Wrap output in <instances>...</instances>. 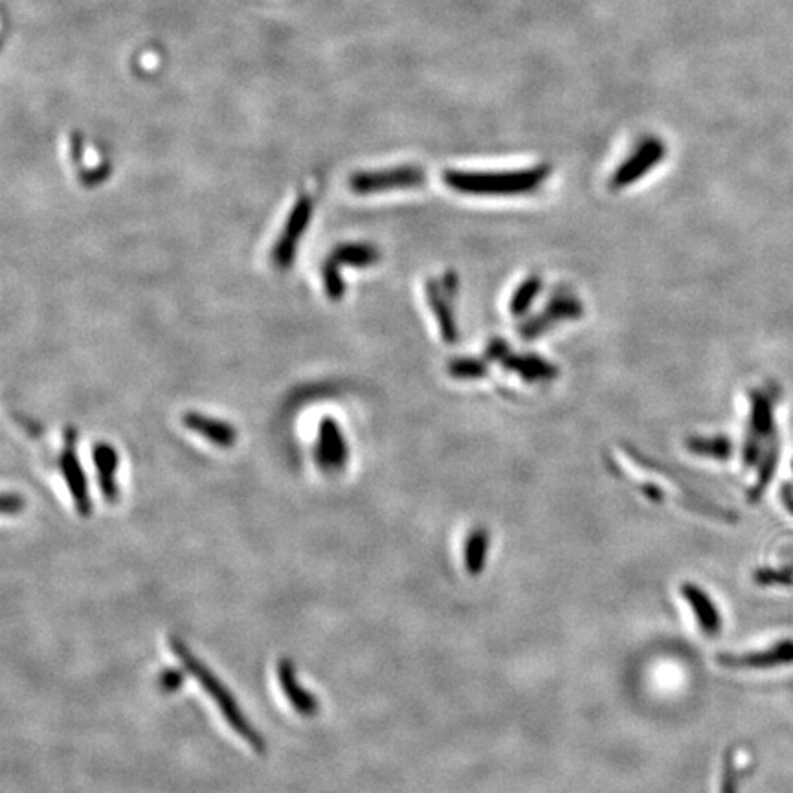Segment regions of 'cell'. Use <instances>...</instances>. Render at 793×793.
I'll use <instances>...</instances> for the list:
<instances>
[{
	"label": "cell",
	"instance_id": "obj_5",
	"mask_svg": "<svg viewBox=\"0 0 793 793\" xmlns=\"http://www.w3.org/2000/svg\"><path fill=\"white\" fill-rule=\"evenodd\" d=\"M667 157V144L658 136H647L637 144L634 153L623 160L610 179V190L619 191L636 184L659 166Z\"/></svg>",
	"mask_w": 793,
	"mask_h": 793
},
{
	"label": "cell",
	"instance_id": "obj_4",
	"mask_svg": "<svg viewBox=\"0 0 793 793\" xmlns=\"http://www.w3.org/2000/svg\"><path fill=\"white\" fill-rule=\"evenodd\" d=\"M314 201L311 195H300L294 202L291 212L287 215L285 226L281 230L278 241L272 246V265L276 269L289 270L298 256V246L302 243L303 234L307 232L313 219Z\"/></svg>",
	"mask_w": 793,
	"mask_h": 793
},
{
	"label": "cell",
	"instance_id": "obj_15",
	"mask_svg": "<svg viewBox=\"0 0 793 793\" xmlns=\"http://www.w3.org/2000/svg\"><path fill=\"white\" fill-rule=\"evenodd\" d=\"M503 368L513 371L520 379L533 384V382H548L557 379L560 375L559 368L548 362L546 358L538 355H520L509 351L502 360Z\"/></svg>",
	"mask_w": 793,
	"mask_h": 793
},
{
	"label": "cell",
	"instance_id": "obj_2",
	"mask_svg": "<svg viewBox=\"0 0 793 793\" xmlns=\"http://www.w3.org/2000/svg\"><path fill=\"white\" fill-rule=\"evenodd\" d=\"M551 177V166L507 169V171H463L447 169L443 180L452 191L474 197H520L529 195Z\"/></svg>",
	"mask_w": 793,
	"mask_h": 793
},
{
	"label": "cell",
	"instance_id": "obj_26",
	"mask_svg": "<svg viewBox=\"0 0 793 793\" xmlns=\"http://www.w3.org/2000/svg\"><path fill=\"white\" fill-rule=\"evenodd\" d=\"M720 793H738L737 770H735V762H733V753L731 751L727 753L726 768H724Z\"/></svg>",
	"mask_w": 793,
	"mask_h": 793
},
{
	"label": "cell",
	"instance_id": "obj_30",
	"mask_svg": "<svg viewBox=\"0 0 793 793\" xmlns=\"http://www.w3.org/2000/svg\"><path fill=\"white\" fill-rule=\"evenodd\" d=\"M792 469H793V463H792Z\"/></svg>",
	"mask_w": 793,
	"mask_h": 793
},
{
	"label": "cell",
	"instance_id": "obj_8",
	"mask_svg": "<svg viewBox=\"0 0 793 793\" xmlns=\"http://www.w3.org/2000/svg\"><path fill=\"white\" fill-rule=\"evenodd\" d=\"M314 459L324 474L342 472L349 459L346 436L333 417H324L318 426Z\"/></svg>",
	"mask_w": 793,
	"mask_h": 793
},
{
	"label": "cell",
	"instance_id": "obj_24",
	"mask_svg": "<svg viewBox=\"0 0 793 793\" xmlns=\"http://www.w3.org/2000/svg\"><path fill=\"white\" fill-rule=\"evenodd\" d=\"M753 582L759 586H792L793 570L790 568H759L753 573Z\"/></svg>",
	"mask_w": 793,
	"mask_h": 793
},
{
	"label": "cell",
	"instance_id": "obj_1",
	"mask_svg": "<svg viewBox=\"0 0 793 793\" xmlns=\"http://www.w3.org/2000/svg\"><path fill=\"white\" fill-rule=\"evenodd\" d=\"M169 647H171V652L179 658L180 663L184 665L186 672H190L191 676L204 689V693L212 698L213 704L217 705L226 724L234 729L235 735L246 742L256 753L265 755L267 740L246 718L243 709L239 707L237 698L230 693V689L224 685L223 680L208 665H204L202 659L180 637H169Z\"/></svg>",
	"mask_w": 793,
	"mask_h": 793
},
{
	"label": "cell",
	"instance_id": "obj_9",
	"mask_svg": "<svg viewBox=\"0 0 793 793\" xmlns=\"http://www.w3.org/2000/svg\"><path fill=\"white\" fill-rule=\"evenodd\" d=\"M720 667L726 669H749V671H764L775 667L793 665V639H782L779 643L771 645L760 652L749 654H720L716 656Z\"/></svg>",
	"mask_w": 793,
	"mask_h": 793
},
{
	"label": "cell",
	"instance_id": "obj_11",
	"mask_svg": "<svg viewBox=\"0 0 793 793\" xmlns=\"http://www.w3.org/2000/svg\"><path fill=\"white\" fill-rule=\"evenodd\" d=\"M680 592L687 604L693 608L702 634L707 637L720 636L722 628H724V619H722L720 610L716 608L715 601L711 599V595L694 582H683Z\"/></svg>",
	"mask_w": 793,
	"mask_h": 793
},
{
	"label": "cell",
	"instance_id": "obj_12",
	"mask_svg": "<svg viewBox=\"0 0 793 793\" xmlns=\"http://www.w3.org/2000/svg\"><path fill=\"white\" fill-rule=\"evenodd\" d=\"M182 425L186 426L197 436L212 443L213 447L232 448L237 443L239 432L234 425L226 423L223 419L199 414V412H186L182 415Z\"/></svg>",
	"mask_w": 793,
	"mask_h": 793
},
{
	"label": "cell",
	"instance_id": "obj_7",
	"mask_svg": "<svg viewBox=\"0 0 793 793\" xmlns=\"http://www.w3.org/2000/svg\"><path fill=\"white\" fill-rule=\"evenodd\" d=\"M59 467L63 480L67 483L68 492L72 503L76 507L81 518H89L92 514V500H90L89 481L85 476L83 465L78 456V434L74 430H68L65 439V448L59 458Z\"/></svg>",
	"mask_w": 793,
	"mask_h": 793
},
{
	"label": "cell",
	"instance_id": "obj_23",
	"mask_svg": "<svg viewBox=\"0 0 793 793\" xmlns=\"http://www.w3.org/2000/svg\"><path fill=\"white\" fill-rule=\"evenodd\" d=\"M487 373H489L487 362L480 358H456V360H450V364H448V375L452 379H483Z\"/></svg>",
	"mask_w": 793,
	"mask_h": 793
},
{
	"label": "cell",
	"instance_id": "obj_13",
	"mask_svg": "<svg viewBox=\"0 0 793 793\" xmlns=\"http://www.w3.org/2000/svg\"><path fill=\"white\" fill-rule=\"evenodd\" d=\"M92 461H94L101 496L109 503L118 502L120 500V485H118L120 454H118V450L109 443H98L92 450Z\"/></svg>",
	"mask_w": 793,
	"mask_h": 793
},
{
	"label": "cell",
	"instance_id": "obj_17",
	"mask_svg": "<svg viewBox=\"0 0 793 793\" xmlns=\"http://www.w3.org/2000/svg\"><path fill=\"white\" fill-rule=\"evenodd\" d=\"M489 549H491V533L487 527H476L474 531H470L465 538V548H463L465 570L470 577H480L485 571Z\"/></svg>",
	"mask_w": 793,
	"mask_h": 793
},
{
	"label": "cell",
	"instance_id": "obj_27",
	"mask_svg": "<svg viewBox=\"0 0 793 793\" xmlns=\"http://www.w3.org/2000/svg\"><path fill=\"white\" fill-rule=\"evenodd\" d=\"M509 351H511V347L503 338H492L487 346V351H485V358L491 362H502Z\"/></svg>",
	"mask_w": 793,
	"mask_h": 793
},
{
	"label": "cell",
	"instance_id": "obj_6",
	"mask_svg": "<svg viewBox=\"0 0 793 793\" xmlns=\"http://www.w3.org/2000/svg\"><path fill=\"white\" fill-rule=\"evenodd\" d=\"M582 316L584 305L577 296H573L571 292H555L542 313L535 314L520 325V336L527 342L537 340L538 336L546 335L560 322L579 320Z\"/></svg>",
	"mask_w": 793,
	"mask_h": 793
},
{
	"label": "cell",
	"instance_id": "obj_29",
	"mask_svg": "<svg viewBox=\"0 0 793 793\" xmlns=\"http://www.w3.org/2000/svg\"><path fill=\"white\" fill-rule=\"evenodd\" d=\"M781 500L782 505L793 514V485L792 483H784L781 487Z\"/></svg>",
	"mask_w": 793,
	"mask_h": 793
},
{
	"label": "cell",
	"instance_id": "obj_22",
	"mask_svg": "<svg viewBox=\"0 0 793 793\" xmlns=\"http://www.w3.org/2000/svg\"><path fill=\"white\" fill-rule=\"evenodd\" d=\"M340 269L342 267L335 263L331 257H327L322 265V285H324L325 294L331 302H340L346 294V283H344Z\"/></svg>",
	"mask_w": 793,
	"mask_h": 793
},
{
	"label": "cell",
	"instance_id": "obj_16",
	"mask_svg": "<svg viewBox=\"0 0 793 793\" xmlns=\"http://www.w3.org/2000/svg\"><path fill=\"white\" fill-rule=\"evenodd\" d=\"M773 401L775 395L766 390H753L749 393L748 434L759 437L764 443H768L775 436Z\"/></svg>",
	"mask_w": 793,
	"mask_h": 793
},
{
	"label": "cell",
	"instance_id": "obj_19",
	"mask_svg": "<svg viewBox=\"0 0 793 793\" xmlns=\"http://www.w3.org/2000/svg\"><path fill=\"white\" fill-rule=\"evenodd\" d=\"M779 459H781V443H779L777 436H773L770 441L766 443L764 454H762V458H760V469L759 474H757V481H755V485L751 487V491L748 492L749 503L760 502V498L764 496V492L768 489L770 481L773 480V476H775V470H777V465H779Z\"/></svg>",
	"mask_w": 793,
	"mask_h": 793
},
{
	"label": "cell",
	"instance_id": "obj_10",
	"mask_svg": "<svg viewBox=\"0 0 793 793\" xmlns=\"http://www.w3.org/2000/svg\"><path fill=\"white\" fill-rule=\"evenodd\" d=\"M278 682L292 709L300 716L313 718L320 713V702L311 691H307L298 680L296 665L289 658H281L276 667Z\"/></svg>",
	"mask_w": 793,
	"mask_h": 793
},
{
	"label": "cell",
	"instance_id": "obj_28",
	"mask_svg": "<svg viewBox=\"0 0 793 793\" xmlns=\"http://www.w3.org/2000/svg\"><path fill=\"white\" fill-rule=\"evenodd\" d=\"M24 509V498L15 492H6L2 496V513L19 514Z\"/></svg>",
	"mask_w": 793,
	"mask_h": 793
},
{
	"label": "cell",
	"instance_id": "obj_20",
	"mask_svg": "<svg viewBox=\"0 0 793 793\" xmlns=\"http://www.w3.org/2000/svg\"><path fill=\"white\" fill-rule=\"evenodd\" d=\"M685 447L700 458L716 459V461H727L733 454V443L726 436L689 437L685 441Z\"/></svg>",
	"mask_w": 793,
	"mask_h": 793
},
{
	"label": "cell",
	"instance_id": "obj_18",
	"mask_svg": "<svg viewBox=\"0 0 793 793\" xmlns=\"http://www.w3.org/2000/svg\"><path fill=\"white\" fill-rule=\"evenodd\" d=\"M329 257L340 267L369 269L379 263L382 254H380L379 248L371 243L355 241V243H342V245L335 246V250Z\"/></svg>",
	"mask_w": 793,
	"mask_h": 793
},
{
	"label": "cell",
	"instance_id": "obj_21",
	"mask_svg": "<svg viewBox=\"0 0 793 793\" xmlns=\"http://www.w3.org/2000/svg\"><path fill=\"white\" fill-rule=\"evenodd\" d=\"M542 287H544V283L540 280V276H535V274L527 276L518 285V289L514 291L513 296H511V302H509V313H511V316L520 318V316H525V314L529 313V309L533 307V303L537 300Z\"/></svg>",
	"mask_w": 793,
	"mask_h": 793
},
{
	"label": "cell",
	"instance_id": "obj_25",
	"mask_svg": "<svg viewBox=\"0 0 793 793\" xmlns=\"http://www.w3.org/2000/svg\"><path fill=\"white\" fill-rule=\"evenodd\" d=\"M184 683V672L177 669H166L158 674V689L162 693H177Z\"/></svg>",
	"mask_w": 793,
	"mask_h": 793
},
{
	"label": "cell",
	"instance_id": "obj_3",
	"mask_svg": "<svg viewBox=\"0 0 793 793\" xmlns=\"http://www.w3.org/2000/svg\"><path fill=\"white\" fill-rule=\"evenodd\" d=\"M426 180L425 169L414 164L393 166V168L369 169L353 173L347 186L357 195H377L391 190H408L423 186Z\"/></svg>",
	"mask_w": 793,
	"mask_h": 793
},
{
	"label": "cell",
	"instance_id": "obj_14",
	"mask_svg": "<svg viewBox=\"0 0 793 793\" xmlns=\"http://www.w3.org/2000/svg\"><path fill=\"white\" fill-rule=\"evenodd\" d=\"M425 292L426 300L430 303L432 313L436 316L437 325H439V331H441L443 340H445L447 344H450V346H452V344H458V324H456L454 311H452V302H454V300H450L447 296V292L443 291L441 281L432 280V278L426 281Z\"/></svg>",
	"mask_w": 793,
	"mask_h": 793
}]
</instances>
